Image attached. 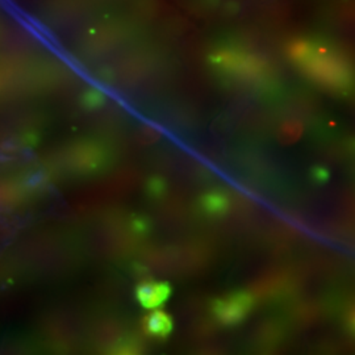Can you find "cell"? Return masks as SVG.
Instances as JSON below:
<instances>
[{"label": "cell", "mask_w": 355, "mask_h": 355, "mask_svg": "<svg viewBox=\"0 0 355 355\" xmlns=\"http://www.w3.org/2000/svg\"><path fill=\"white\" fill-rule=\"evenodd\" d=\"M254 306V297L248 292H234L215 299L212 313L216 320L227 327L237 325L249 316Z\"/></svg>", "instance_id": "obj_2"}, {"label": "cell", "mask_w": 355, "mask_h": 355, "mask_svg": "<svg viewBox=\"0 0 355 355\" xmlns=\"http://www.w3.org/2000/svg\"><path fill=\"white\" fill-rule=\"evenodd\" d=\"M204 212L208 215L220 216L227 212L229 207L228 198L223 192H209L204 195L202 200Z\"/></svg>", "instance_id": "obj_5"}, {"label": "cell", "mask_w": 355, "mask_h": 355, "mask_svg": "<svg viewBox=\"0 0 355 355\" xmlns=\"http://www.w3.org/2000/svg\"><path fill=\"white\" fill-rule=\"evenodd\" d=\"M174 328L173 318L161 309H153L152 313L148 315L144 321V329L148 336L157 340H166Z\"/></svg>", "instance_id": "obj_4"}, {"label": "cell", "mask_w": 355, "mask_h": 355, "mask_svg": "<svg viewBox=\"0 0 355 355\" xmlns=\"http://www.w3.org/2000/svg\"><path fill=\"white\" fill-rule=\"evenodd\" d=\"M171 292V286L167 282L149 280L141 283L136 288V297L142 308L153 311L165 304Z\"/></svg>", "instance_id": "obj_3"}, {"label": "cell", "mask_w": 355, "mask_h": 355, "mask_svg": "<svg viewBox=\"0 0 355 355\" xmlns=\"http://www.w3.org/2000/svg\"><path fill=\"white\" fill-rule=\"evenodd\" d=\"M296 61L308 76L321 85L336 89H346L350 85L349 71L337 58L311 51L309 54H296Z\"/></svg>", "instance_id": "obj_1"}]
</instances>
